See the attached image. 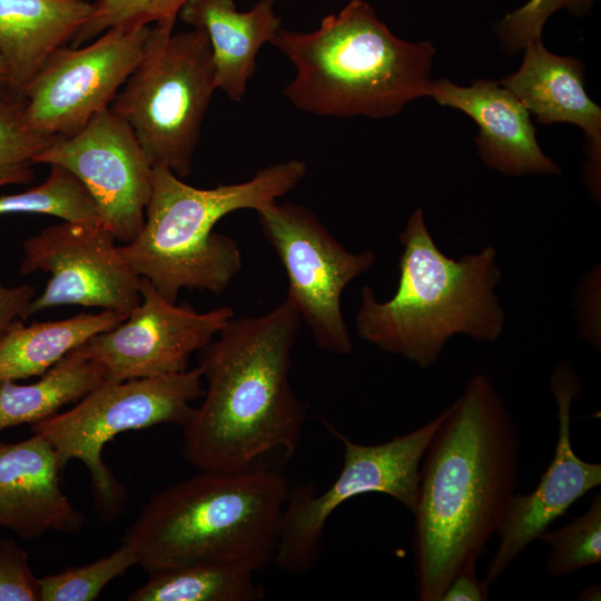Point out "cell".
Returning a JSON list of instances; mask_svg holds the SVG:
<instances>
[{
	"label": "cell",
	"instance_id": "cell-27",
	"mask_svg": "<svg viewBox=\"0 0 601 601\" xmlns=\"http://www.w3.org/2000/svg\"><path fill=\"white\" fill-rule=\"evenodd\" d=\"M136 563L131 549L121 543L107 556L40 579V601H93L109 582Z\"/></svg>",
	"mask_w": 601,
	"mask_h": 601
},
{
	"label": "cell",
	"instance_id": "cell-25",
	"mask_svg": "<svg viewBox=\"0 0 601 601\" xmlns=\"http://www.w3.org/2000/svg\"><path fill=\"white\" fill-rule=\"evenodd\" d=\"M24 106L22 93L0 85V186L31 183L35 158L55 140L30 129Z\"/></svg>",
	"mask_w": 601,
	"mask_h": 601
},
{
	"label": "cell",
	"instance_id": "cell-24",
	"mask_svg": "<svg viewBox=\"0 0 601 601\" xmlns=\"http://www.w3.org/2000/svg\"><path fill=\"white\" fill-rule=\"evenodd\" d=\"M8 214H43L66 221L101 224L97 205L82 183L56 165L50 166L40 185L0 196V215Z\"/></svg>",
	"mask_w": 601,
	"mask_h": 601
},
{
	"label": "cell",
	"instance_id": "cell-10",
	"mask_svg": "<svg viewBox=\"0 0 601 601\" xmlns=\"http://www.w3.org/2000/svg\"><path fill=\"white\" fill-rule=\"evenodd\" d=\"M260 229L288 279L287 297L326 352L348 355L354 346L342 314L345 287L370 270L373 250H347L306 206L274 201L256 211Z\"/></svg>",
	"mask_w": 601,
	"mask_h": 601
},
{
	"label": "cell",
	"instance_id": "cell-22",
	"mask_svg": "<svg viewBox=\"0 0 601 601\" xmlns=\"http://www.w3.org/2000/svg\"><path fill=\"white\" fill-rule=\"evenodd\" d=\"M106 381L104 368L71 351L31 384L0 382V432L36 424L77 403Z\"/></svg>",
	"mask_w": 601,
	"mask_h": 601
},
{
	"label": "cell",
	"instance_id": "cell-8",
	"mask_svg": "<svg viewBox=\"0 0 601 601\" xmlns=\"http://www.w3.org/2000/svg\"><path fill=\"white\" fill-rule=\"evenodd\" d=\"M201 368L122 382L105 381L65 412L31 425L55 449L62 467L73 459L87 467L95 510L107 522L122 512L127 493L102 460L106 444L118 434L159 424L184 427L191 402L205 393Z\"/></svg>",
	"mask_w": 601,
	"mask_h": 601
},
{
	"label": "cell",
	"instance_id": "cell-18",
	"mask_svg": "<svg viewBox=\"0 0 601 601\" xmlns=\"http://www.w3.org/2000/svg\"><path fill=\"white\" fill-rule=\"evenodd\" d=\"M519 70L500 80L539 124L566 122L580 127L588 141L585 179L600 198L601 109L584 88V66L573 57L550 52L541 40L524 48Z\"/></svg>",
	"mask_w": 601,
	"mask_h": 601
},
{
	"label": "cell",
	"instance_id": "cell-14",
	"mask_svg": "<svg viewBox=\"0 0 601 601\" xmlns=\"http://www.w3.org/2000/svg\"><path fill=\"white\" fill-rule=\"evenodd\" d=\"M35 164L72 173L95 200L101 225L117 240L127 244L141 230L154 167L131 127L110 107L76 134L56 138Z\"/></svg>",
	"mask_w": 601,
	"mask_h": 601
},
{
	"label": "cell",
	"instance_id": "cell-34",
	"mask_svg": "<svg viewBox=\"0 0 601 601\" xmlns=\"http://www.w3.org/2000/svg\"><path fill=\"white\" fill-rule=\"evenodd\" d=\"M9 81V71L4 58L0 52V85L8 83Z\"/></svg>",
	"mask_w": 601,
	"mask_h": 601
},
{
	"label": "cell",
	"instance_id": "cell-29",
	"mask_svg": "<svg viewBox=\"0 0 601 601\" xmlns=\"http://www.w3.org/2000/svg\"><path fill=\"white\" fill-rule=\"evenodd\" d=\"M594 0H529L524 6L508 13L496 24V32L510 52L524 49L529 43L541 40L542 29L550 16L559 9L582 14Z\"/></svg>",
	"mask_w": 601,
	"mask_h": 601
},
{
	"label": "cell",
	"instance_id": "cell-26",
	"mask_svg": "<svg viewBox=\"0 0 601 601\" xmlns=\"http://www.w3.org/2000/svg\"><path fill=\"white\" fill-rule=\"evenodd\" d=\"M539 540L549 548L545 572L562 578L601 562V494L592 499L589 509L566 525L544 531Z\"/></svg>",
	"mask_w": 601,
	"mask_h": 601
},
{
	"label": "cell",
	"instance_id": "cell-28",
	"mask_svg": "<svg viewBox=\"0 0 601 601\" xmlns=\"http://www.w3.org/2000/svg\"><path fill=\"white\" fill-rule=\"evenodd\" d=\"M188 0H96L92 13L73 39L71 47L88 43L118 24H171Z\"/></svg>",
	"mask_w": 601,
	"mask_h": 601
},
{
	"label": "cell",
	"instance_id": "cell-15",
	"mask_svg": "<svg viewBox=\"0 0 601 601\" xmlns=\"http://www.w3.org/2000/svg\"><path fill=\"white\" fill-rule=\"evenodd\" d=\"M550 385L559 422L553 459L532 492L513 495L496 531L500 543L483 580L489 587L549 525L601 484V464L580 459L571 442V407L581 391L578 375L569 364L561 363Z\"/></svg>",
	"mask_w": 601,
	"mask_h": 601
},
{
	"label": "cell",
	"instance_id": "cell-13",
	"mask_svg": "<svg viewBox=\"0 0 601 601\" xmlns=\"http://www.w3.org/2000/svg\"><path fill=\"white\" fill-rule=\"evenodd\" d=\"M141 302L117 326L75 348L99 364L107 381L159 377L188 370L190 356L206 347L235 316L229 306L199 313L161 296L140 278Z\"/></svg>",
	"mask_w": 601,
	"mask_h": 601
},
{
	"label": "cell",
	"instance_id": "cell-4",
	"mask_svg": "<svg viewBox=\"0 0 601 601\" xmlns=\"http://www.w3.org/2000/svg\"><path fill=\"white\" fill-rule=\"evenodd\" d=\"M400 242L403 252L393 297L380 302L368 285L361 289L356 314L361 339L427 368L454 335L484 342L500 338L505 316L494 294L501 270L493 247L457 260L447 257L434 243L420 207L408 217Z\"/></svg>",
	"mask_w": 601,
	"mask_h": 601
},
{
	"label": "cell",
	"instance_id": "cell-6",
	"mask_svg": "<svg viewBox=\"0 0 601 601\" xmlns=\"http://www.w3.org/2000/svg\"><path fill=\"white\" fill-rule=\"evenodd\" d=\"M306 162L288 159L264 167L248 180L201 189L166 166L152 168L151 194L141 230L120 254L140 277L169 302L183 288L223 294L243 266L239 245L214 231L226 215L255 211L277 201L306 176Z\"/></svg>",
	"mask_w": 601,
	"mask_h": 601
},
{
	"label": "cell",
	"instance_id": "cell-16",
	"mask_svg": "<svg viewBox=\"0 0 601 601\" xmlns=\"http://www.w3.org/2000/svg\"><path fill=\"white\" fill-rule=\"evenodd\" d=\"M427 96L476 122L475 144L487 167L509 176L561 173L539 146L528 109L502 85L480 79L462 87L442 78L432 81Z\"/></svg>",
	"mask_w": 601,
	"mask_h": 601
},
{
	"label": "cell",
	"instance_id": "cell-31",
	"mask_svg": "<svg viewBox=\"0 0 601 601\" xmlns=\"http://www.w3.org/2000/svg\"><path fill=\"white\" fill-rule=\"evenodd\" d=\"M489 585L476 573V563L465 564L451 580L441 601H484L489 599Z\"/></svg>",
	"mask_w": 601,
	"mask_h": 601
},
{
	"label": "cell",
	"instance_id": "cell-20",
	"mask_svg": "<svg viewBox=\"0 0 601 601\" xmlns=\"http://www.w3.org/2000/svg\"><path fill=\"white\" fill-rule=\"evenodd\" d=\"M85 0H0V52L19 93L48 57L70 42L92 13Z\"/></svg>",
	"mask_w": 601,
	"mask_h": 601
},
{
	"label": "cell",
	"instance_id": "cell-21",
	"mask_svg": "<svg viewBox=\"0 0 601 601\" xmlns=\"http://www.w3.org/2000/svg\"><path fill=\"white\" fill-rule=\"evenodd\" d=\"M127 317L111 311L24 325L14 319L0 333V382L41 376L91 336Z\"/></svg>",
	"mask_w": 601,
	"mask_h": 601
},
{
	"label": "cell",
	"instance_id": "cell-1",
	"mask_svg": "<svg viewBox=\"0 0 601 601\" xmlns=\"http://www.w3.org/2000/svg\"><path fill=\"white\" fill-rule=\"evenodd\" d=\"M518 427L483 373L450 406L420 470L413 512L417 597L441 601L453 577L483 554L516 493Z\"/></svg>",
	"mask_w": 601,
	"mask_h": 601
},
{
	"label": "cell",
	"instance_id": "cell-2",
	"mask_svg": "<svg viewBox=\"0 0 601 601\" xmlns=\"http://www.w3.org/2000/svg\"><path fill=\"white\" fill-rule=\"evenodd\" d=\"M302 318L288 299L259 316H235L199 364L207 388L183 427V455L199 471L277 467L295 454L306 411L289 381Z\"/></svg>",
	"mask_w": 601,
	"mask_h": 601
},
{
	"label": "cell",
	"instance_id": "cell-5",
	"mask_svg": "<svg viewBox=\"0 0 601 601\" xmlns=\"http://www.w3.org/2000/svg\"><path fill=\"white\" fill-rule=\"evenodd\" d=\"M295 66L284 96L317 116L386 118L427 96L434 46L396 37L364 0H351L309 32L280 28L270 41Z\"/></svg>",
	"mask_w": 601,
	"mask_h": 601
},
{
	"label": "cell",
	"instance_id": "cell-12",
	"mask_svg": "<svg viewBox=\"0 0 601 601\" xmlns=\"http://www.w3.org/2000/svg\"><path fill=\"white\" fill-rule=\"evenodd\" d=\"M116 237L101 224L62 220L28 237L21 275L48 273L43 292L26 308L27 317L61 305L111 311L126 317L141 302L140 276L126 262Z\"/></svg>",
	"mask_w": 601,
	"mask_h": 601
},
{
	"label": "cell",
	"instance_id": "cell-19",
	"mask_svg": "<svg viewBox=\"0 0 601 601\" xmlns=\"http://www.w3.org/2000/svg\"><path fill=\"white\" fill-rule=\"evenodd\" d=\"M178 17L206 32L213 52L216 88L233 101L243 99L260 48L282 28L274 0L238 11L234 0H188Z\"/></svg>",
	"mask_w": 601,
	"mask_h": 601
},
{
	"label": "cell",
	"instance_id": "cell-33",
	"mask_svg": "<svg viewBox=\"0 0 601 601\" xmlns=\"http://www.w3.org/2000/svg\"><path fill=\"white\" fill-rule=\"evenodd\" d=\"M601 588L600 585H591L589 588H584L581 590V592L578 594V600L581 601H595L600 600L601 598Z\"/></svg>",
	"mask_w": 601,
	"mask_h": 601
},
{
	"label": "cell",
	"instance_id": "cell-9",
	"mask_svg": "<svg viewBox=\"0 0 601 601\" xmlns=\"http://www.w3.org/2000/svg\"><path fill=\"white\" fill-rule=\"evenodd\" d=\"M449 412L450 406L423 426L378 444L354 442L323 420L325 427L343 444L342 470L321 493L312 484L289 489L273 563L287 573L308 572L322 554L324 532L331 514L355 496L383 493L413 513L422 460Z\"/></svg>",
	"mask_w": 601,
	"mask_h": 601
},
{
	"label": "cell",
	"instance_id": "cell-30",
	"mask_svg": "<svg viewBox=\"0 0 601 601\" xmlns=\"http://www.w3.org/2000/svg\"><path fill=\"white\" fill-rule=\"evenodd\" d=\"M40 579L28 554L11 539H0V601H39Z\"/></svg>",
	"mask_w": 601,
	"mask_h": 601
},
{
	"label": "cell",
	"instance_id": "cell-32",
	"mask_svg": "<svg viewBox=\"0 0 601 601\" xmlns=\"http://www.w3.org/2000/svg\"><path fill=\"white\" fill-rule=\"evenodd\" d=\"M35 297L36 288L30 284L7 287L0 280V333L14 319H22L26 308Z\"/></svg>",
	"mask_w": 601,
	"mask_h": 601
},
{
	"label": "cell",
	"instance_id": "cell-7",
	"mask_svg": "<svg viewBox=\"0 0 601 601\" xmlns=\"http://www.w3.org/2000/svg\"><path fill=\"white\" fill-rule=\"evenodd\" d=\"M154 24L144 55L110 109L134 130L148 160L189 176L216 88L209 39L191 28Z\"/></svg>",
	"mask_w": 601,
	"mask_h": 601
},
{
	"label": "cell",
	"instance_id": "cell-23",
	"mask_svg": "<svg viewBox=\"0 0 601 601\" xmlns=\"http://www.w3.org/2000/svg\"><path fill=\"white\" fill-rule=\"evenodd\" d=\"M252 570L229 563H198L149 573L129 601H259L266 591Z\"/></svg>",
	"mask_w": 601,
	"mask_h": 601
},
{
	"label": "cell",
	"instance_id": "cell-3",
	"mask_svg": "<svg viewBox=\"0 0 601 601\" xmlns=\"http://www.w3.org/2000/svg\"><path fill=\"white\" fill-rule=\"evenodd\" d=\"M289 489L277 467L200 471L154 493L122 543L148 574L210 562L256 573L274 562Z\"/></svg>",
	"mask_w": 601,
	"mask_h": 601
},
{
	"label": "cell",
	"instance_id": "cell-17",
	"mask_svg": "<svg viewBox=\"0 0 601 601\" xmlns=\"http://www.w3.org/2000/svg\"><path fill=\"white\" fill-rule=\"evenodd\" d=\"M62 469L52 445L39 434L0 442V526L27 540L80 530L85 518L62 491Z\"/></svg>",
	"mask_w": 601,
	"mask_h": 601
},
{
	"label": "cell",
	"instance_id": "cell-11",
	"mask_svg": "<svg viewBox=\"0 0 601 601\" xmlns=\"http://www.w3.org/2000/svg\"><path fill=\"white\" fill-rule=\"evenodd\" d=\"M150 29L118 24L83 47L56 49L23 92L30 129L49 139L68 137L109 108L139 63Z\"/></svg>",
	"mask_w": 601,
	"mask_h": 601
}]
</instances>
